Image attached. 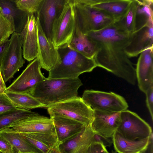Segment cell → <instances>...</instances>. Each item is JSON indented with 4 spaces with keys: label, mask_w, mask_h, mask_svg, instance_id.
I'll list each match as a JSON object with an SVG mask.
<instances>
[{
    "label": "cell",
    "mask_w": 153,
    "mask_h": 153,
    "mask_svg": "<svg viewBox=\"0 0 153 153\" xmlns=\"http://www.w3.org/2000/svg\"><path fill=\"white\" fill-rule=\"evenodd\" d=\"M37 113L18 108L0 114V131L10 128L13 123L20 120L39 115Z\"/></svg>",
    "instance_id": "27"
},
{
    "label": "cell",
    "mask_w": 153,
    "mask_h": 153,
    "mask_svg": "<svg viewBox=\"0 0 153 153\" xmlns=\"http://www.w3.org/2000/svg\"><path fill=\"white\" fill-rule=\"evenodd\" d=\"M19 34L23 57L28 61L33 60L38 53L37 28L34 14H28L27 22Z\"/></svg>",
    "instance_id": "12"
},
{
    "label": "cell",
    "mask_w": 153,
    "mask_h": 153,
    "mask_svg": "<svg viewBox=\"0 0 153 153\" xmlns=\"http://www.w3.org/2000/svg\"><path fill=\"white\" fill-rule=\"evenodd\" d=\"M153 48H148L140 53L135 69L139 88L145 93L153 85Z\"/></svg>",
    "instance_id": "14"
},
{
    "label": "cell",
    "mask_w": 153,
    "mask_h": 153,
    "mask_svg": "<svg viewBox=\"0 0 153 153\" xmlns=\"http://www.w3.org/2000/svg\"><path fill=\"white\" fill-rule=\"evenodd\" d=\"M0 7L4 15L13 18L15 32L20 33L27 22L29 13L18 9L13 0H0Z\"/></svg>",
    "instance_id": "24"
},
{
    "label": "cell",
    "mask_w": 153,
    "mask_h": 153,
    "mask_svg": "<svg viewBox=\"0 0 153 153\" xmlns=\"http://www.w3.org/2000/svg\"><path fill=\"white\" fill-rule=\"evenodd\" d=\"M0 153H1V152H0Z\"/></svg>",
    "instance_id": "42"
},
{
    "label": "cell",
    "mask_w": 153,
    "mask_h": 153,
    "mask_svg": "<svg viewBox=\"0 0 153 153\" xmlns=\"http://www.w3.org/2000/svg\"><path fill=\"white\" fill-rule=\"evenodd\" d=\"M50 118L59 143L75 136L86 127L80 122L66 117L55 116Z\"/></svg>",
    "instance_id": "20"
},
{
    "label": "cell",
    "mask_w": 153,
    "mask_h": 153,
    "mask_svg": "<svg viewBox=\"0 0 153 153\" xmlns=\"http://www.w3.org/2000/svg\"><path fill=\"white\" fill-rule=\"evenodd\" d=\"M146 96V104L153 120V85L145 93Z\"/></svg>",
    "instance_id": "33"
},
{
    "label": "cell",
    "mask_w": 153,
    "mask_h": 153,
    "mask_svg": "<svg viewBox=\"0 0 153 153\" xmlns=\"http://www.w3.org/2000/svg\"><path fill=\"white\" fill-rule=\"evenodd\" d=\"M82 98L93 110L120 112L128 107L123 97L113 92L87 90L84 91Z\"/></svg>",
    "instance_id": "7"
},
{
    "label": "cell",
    "mask_w": 153,
    "mask_h": 153,
    "mask_svg": "<svg viewBox=\"0 0 153 153\" xmlns=\"http://www.w3.org/2000/svg\"><path fill=\"white\" fill-rule=\"evenodd\" d=\"M0 136L10 144L15 153H42L22 138L18 132L11 128L1 131Z\"/></svg>",
    "instance_id": "23"
},
{
    "label": "cell",
    "mask_w": 153,
    "mask_h": 153,
    "mask_svg": "<svg viewBox=\"0 0 153 153\" xmlns=\"http://www.w3.org/2000/svg\"><path fill=\"white\" fill-rule=\"evenodd\" d=\"M5 93L17 108L30 110L36 108L43 107L41 103L28 93L8 91H5Z\"/></svg>",
    "instance_id": "26"
},
{
    "label": "cell",
    "mask_w": 153,
    "mask_h": 153,
    "mask_svg": "<svg viewBox=\"0 0 153 153\" xmlns=\"http://www.w3.org/2000/svg\"><path fill=\"white\" fill-rule=\"evenodd\" d=\"M86 153H109L102 143H92L88 148Z\"/></svg>",
    "instance_id": "34"
},
{
    "label": "cell",
    "mask_w": 153,
    "mask_h": 153,
    "mask_svg": "<svg viewBox=\"0 0 153 153\" xmlns=\"http://www.w3.org/2000/svg\"><path fill=\"white\" fill-rule=\"evenodd\" d=\"M22 47L19 33L15 31L0 55V70L5 83L13 77L25 62L22 57Z\"/></svg>",
    "instance_id": "5"
},
{
    "label": "cell",
    "mask_w": 153,
    "mask_h": 153,
    "mask_svg": "<svg viewBox=\"0 0 153 153\" xmlns=\"http://www.w3.org/2000/svg\"><path fill=\"white\" fill-rule=\"evenodd\" d=\"M79 78L47 79L37 84L28 93L43 107L76 98L82 85Z\"/></svg>",
    "instance_id": "2"
},
{
    "label": "cell",
    "mask_w": 153,
    "mask_h": 153,
    "mask_svg": "<svg viewBox=\"0 0 153 153\" xmlns=\"http://www.w3.org/2000/svg\"><path fill=\"white\" fill-rule=\"evenodd\" d=\"M113 23L102 29L86 34L97 47L93 59L97 67L134 85L137 79L135 69L125 51L131 34L120 31Z\"/></svg>",
    "instance_id": "1"
},
{
    "label": "cell",
    "mask_w": 153,
    "mask_h": 153,
    "mask_svg": "<svg viewBox=\"0 0 153 153\" xmlns=\"http://www.w3.org/2000/svg\"><path fill=\"white\" fill-rule=\"evenodd\" d=\"M17 108L12 103L5 93L0 92V114Z\"/></svg>",
    "instance_id": "32"
},
{
    "label": "cell",
    "mask_w": 153,
    "mask_h": 153,
    "mask_svg": "<svg viewBox=\"0 0 153 153\" xmlns=\"http://www.w3.org/2000/svg\"><path fill=\"white\" fill-rule=\"evenodd\" d=\"M15 31L13 18L4 15L0 7V45L7 42L10 35Z\"/></svg>",
    "instance_id": "29"
},
{
    "label": "cell",
    "mask_w": 153,
    "mask_h": 153,
    "mask_svg": "<svg viewBox=\"0 0 153 153\" xmlns=\"http://www.w3.org/2000/svg\"><path fill=\"white\" fill-rule=\"evenodd\" d=\"M37 28L38 53L37 57L41 67L49 71L59 60L57 48L46 37L36 17Z\"/></svg>",
    "instance_id": "15"
},
{
    "label": "cell",
    "mask_w": 153,
    "mask_h": 153,
    "mask_svg": "<svg viewBox=\"0 0 153 153\" xmlns=\"http://www.w3.org/2000/svg\"><path fill=\"white\" fill-rule=\"evenodd\" d=\"M42 0H15L14 2L19 10L28 13L36 14Z\"/></svg>",
    "instance_id": "30"
},
{
    "label": "cell",
    "mask_w": 153,
    "mask_h": 153,
    "mask_svg": "<svg viewBox=\"0 0 153 153\" xmlns=\"http://www.w3.org/2000/svg\"><path fill=\"white\" fill-rule=\"evenodd\" d=\"M136 25V30L149 22H153V1L137 0Z\"/></svg>",
    "instance_id": "28"
},
{
    "label": "cell",
    "mask_w": 153,
    "mask_h": 153,
    "mask_svg": "<svg viewBox=\"0 0 153 153\" xmlns=\"http://www.w3.org/2000/svg\"><path fill=\"white\" fill-rule=\"evenodd\" d=\"M153 22H149L137 29L131 35L125 48L128 57H134L147 48L153 47Z\"/></svg>",
    "instance_id": "13"
},
{
    "label": "cell",
    "mask_w": 153,
    "mask_h": 153,
    "mask_svg": "<svg viewBox=\"0 0 153 153\" xmlns=\"http://www.w3.org/2000/svg\"><path fill=\"white\" fill-rule=\"evenodd\" d=\"M91 124L75 136L59 143V148L61 153H86L93 143L94 133Z\"/></svg>",
    "instance_id": "19"
},
{
    "label": "cell",
    "mask_w": 153,
    "mask_h": 153,
    "mask_svg": "<svg viewBox=\"0 0 153 153\" xmlns=\"http://www.w3.org/2000/svg\"><path fill=\"white\" fill-rule=\"evenodd\" d=\"M149 137L144 139L131 140L125 138L116 131L114 133L112 139L116 152L143 153L148 144Z\"/></svg>",
    "instance_id": "21"
},
{
    "label": "cell",
    "mask_w": 153,
    "mask_h": 153,
    "mask_svg": "<svg viewBox=\"0 0 153 153\" xmlns=\"http://www.w3.org/2000/svg\"><path fill=\"white\" fill-rule=\"evenodd\" d=\"M120 114V121L116 131L125 138L131 140L144 139L152 133L150 125L136 113L126 110Z\"/></svg>",
    "instance_id": "9"
},
{
    "label": "cell",
    "mask_w": 153,
    "mask_h": 153,
    "mask_svg": "<svg viewBox=\"0 0 153 153\" xmlns=\"http://www.w3.org/2000/svg\"><path fill=\"white\" fill-rule=\"evenodd\" d=\"M67 0H42L36 13L42 30L52 42L54 24L61 13Z\"/></svg>",
    "instance_id": "11"
},
{
    "label": "cell",
    "mask_w": 153,
    "mask_h": 153,
    "mask_svg": "<svg viewBox=\"0 0 153 153\" xmlns=\"http://www.w3.org/2000/svg\"><path fill=\"white\" fill-rule=\"evenodd\" d=\"M131 1L132 0H75L78 3L89 5L101 11L111 17L114 21L124 14Z\"/></svg>",
    "instance_id": "18"
},
{
    "label": "cell",
    "mask_w": 153,
    "mask_h": 153,
    "mask_svg": "<svg viewBox=\"0 0 153 153\" xmlns=\"http://www.w3.org/2000/svg\"><path fill=\"white\" fill-rule=\"evenodd\" d=\"M50 117L61 116L78 121L87 126L94 118V110L77 97L46 107Z\"/></svg>",
    "instance_id": "6"
},
{
    "label": "cell",
    "mask_w": 153,
    "mask_h": 153,
    "mask_svg": "<svg viewBox=\"0 0 153 153\" xmlns=\"http://www.w3.org/2000/svg\"><path fill=\"white\" fill-rule=\"evenodd\" d=\"M5 82L3 78L0 68V92L4 93L6 90L7 87Z\"/></svg>",
    "instance_id": "38"
},
{
    "label": "cell",
    "mask_w": 153,
    "mask_h": 153,
    "mask_svg": "<svg viewBox=\"0 0 153 153\" xmlns=\"http://www.w3.org/2000/svg\"><path fill=\"white\" fill-rule=\"evenodd\" d=\"M7 42L4 44H3L2 45H0V55L2 52L3 49L5 47V46L6 44H7Z\"/></svg>",
    "instance_id": "40"
},
{
    "label": "cell",
    "mask_w": 153,
    "mask_h": 153,
    "mask_svg": "<svg viewBox=\"0 0 153 153\" xmlns=\"http://www.w3.org/2000/svg\"><path fill=\"white\" fill-rule=\"evenodd\" d=\"M18 132L22 138L41 151L42 153H47L51 148L38 141L28 133Z\"/></svg>",
    "instance_id": "31"
},
{
    "label": "cell",
    "mask_w": 153,
    "mask_h": 153,
    "mask_svg": "<svg viewBox=\"0 0 153 153\" xmlns=\"http://www.w3.org/2000/svg\"><path fill=\"white\" fill-rule=\"evenodd\" d=\"M0 152L1 153H15L10 144L0 136Z\"/></svg>",
    "instance_id": "36"
},
{
    "label": "cell",
    "mask_w": 153,
    "mask_h": 153,
    "mask_svg": "<svg viewBox=\"0 0 153 153\" xmlns=\"http://www.w3.org/2000/svg\"><path fill=\"white\" fill-rule=\"evenodd\" d=\"M120 112L94 110L91 123L93 131L105 137L112 138L120 122Z\"/></svg>",
    "instance_id": "16"
},
{
    "label": "cell",
    "mask_w": 153,
    "mask_h": 153,
    "mask_svg": "<svg viewBox=\"0 0 153 153\" xmlns=\"http://www.w3.org/2000/svg\"><path fill=\"white\" fill-rule=\"evenodd\" d=\"M59 144L50 148L47 153H61L59 148Z\"/></svg>",
    "instance_id": "39"
},
{
    "label": "cell",
    "mask_w": 153,
    "mask_h": 153,
    "mask_svg": "<svg viewBox=\"0 0 153 153\" xmlns=\"http://www.w3.org/2000/svg\"><path fill=\"white\" fill-rule=\"evenodd\" d=\"M138 6L137 0H132L124 14L113 24L120 30L131 34L136 30V19Z\"/></svg>",
    "instance_id": "25"
},
{
    "label": "cell",
    "mask_w": 153,
    "mask_h": 153,
    "mask_svg": "<svg viewBox=\"0 0 153 153\" xmlns=\"http://www.w3.org/2000/svg\"><path fill=\"white\" fill-rule=\"evenodd\" d=\"M111 153H117L116 152L112 151Z\"/></svg>",
    "instance_id": "41"
},
{
    "label": "cell",
    "mask_w": 153,
    "mask_h": 153,
    "mask_svg": "<svg viewBox=\"0 0 153 153\" xmlns=\"http://www.w3.org/2000/svg\"><path fill=\"white\" fill-rule=\"evenodd\" d=\"M10 128L22 133L55 132L51 119L40 115L20 120L12 124Z\"/></svg>",
    "instance_id": "17"
},
{
    "label": "cell",
    "mask_w": 153,
    "mask_h": 153,
    "mask_svg": "<svg viewBox=\"0 0 153 153\" xmlns=\"http://www.w3.org/2000/svg\"><path fill=\"white\" fill-rule=\"evenodd\" d=\"M68 44L74 50L90 58H94L97 51L95 43L86 34L82 33L76 25L73 37Z\"/></svg>",
    "instance_id": "22"
},
{
    "label": "cell",
    "mask_w": 153,
    "mask_h": 153,
    "mask_svg": "<svg viewBox=\"0 0 153 153\" xmlns=\"http://www.w3.org/2000/svg\"><path fill=\"white\" fill-rule=\"evenodd\" d=\"M75 26L73 3L72 0H67L53 27L52 42L56 48L68 44L73 35Z\"/></svg>",
    "instance_id": "8"
},
{
    "label": "cell",
    "mask_w": 153,
    "mask_h": 153,
    "mask_svg": "<svg viewBox=\"0 0 153 153\" xmlns=\"http://www.w3.org/2000/svg\"><path fill=\"white\" fill-rule=\"evenodd\" d=\"M143 153H153V133L151 134L149 137L148 144Z\"/></svg>",
    "instance_id": "37"
},
{
    "label": "cell",
    "mask_w": 153,
    "mask_h": 153,
    "mask_svg": "<svg viewBox=\"0 0 153 153\" xmlns=\"http://www.w3.org/2000/svg\"><path fill=\"white\" fill-rule=\"evenodd\" d=\"M41 68L37 57L27 65L5 91L29 93L37 84L46 79L41 71Z\"/></svg>",
    "instance_id": "10"
},
{
    "label": "cell",
    "mask_w": 153,
    "mask_h": 153,
    "mask_svg": "<svg viewBox=\"0 0 153 153\" xmlns=\"http://www.w3.org/2000/svg\"><path fill=\"white\" fill-rule=\"evenodd\" d=\"M59 60L49 71L47 79L76 78L81 74L91 71L97 67L93 59L88 58L68 44L57 48Z\"/></svg>",
    "instance_id": "3"
},
{
    "label": "cell",
    "mask_w": 153,
    "mask_h": 153,
    "mask_svg": "<svg viewBox=\"0 0 153 153\" xmlns=\"http://www.w3.org/2000/svg\"><path fill=\"white\" fill-rule=\"evenodd\" d=\"M110 138L105 137L94 132L93 137V143H102L105 147H110L113 143L112 139Z\"/></svg>",
    "instance_id": "35"
},
{
    "label": "cell",
    "mask_w": 153,
    "mask_h": 153,
    "mask_svg": "<svg viewBox=\"0 0 153 153\" xmlns=\"http://www.w3.org/2000/svg\"><path fill=\"white\" fill-rule=\"evenodd\" d=\"M72 1L76 25L84 34L101 30L114 22L111 17L89 5Z\"/></svg>",
    "instance_id": "4"
}]
</instances>
